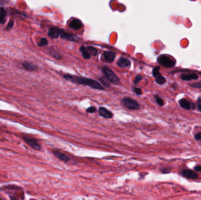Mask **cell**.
Masks as SVG:
<instances>
[{
    "instance_id": "cell-19",
    "label": "cell",
    "mask_w": 201,
    "mask_h": 200,
    "mask_svg": "<svg viewBox=\"0 0 201 200\" xmlns=\"http://www.w3.org/2000/svg\"><path fill=\"white\" fill-rule=\"evenodd\" d=\"M100 81L101 83L105 87L107 88H109L110 86V82H109V81L105 77H101L100 78Z\"/></svg>"
},
{
    "instance_id": "cell-35",
    "label": "cell",
    "mask_w": 201,
    "mask_h": 200,
    "mask_svg": "<svg viewBox=\"0 0 201 200\" xmlns=\"http://www.w3.org/2000/svg\"><path fill=\"white\" fill-rule=\"evenodd\" d=\"M0 200H1V199H0Z\"/></svg>"
},
{
    "instance_id": "cell-17",
    "label": "cell",
    "mask_w": 201,
    "mask_h": 200,
    "mask_svg": "<svg viewBox=\"0 0 201 200\" xmlns=\"http://www.w3.org/2000/svg\"><path fill=\"white\" fill-rule=\"evenodd\" d=\"M79 51L83 55V57L85 59H89L91 57V54L89 52L88 50L87 47L84 46H81L79 48Z\"/></svg>"
},
{
    "instance_id": "cell-21",
    "label": "cell",
    "mask_w": 201,
    "mask_h": 200,
    "mask_svg": "<svg viewBox=\"0 0 201 200\" xmlns=\"http://www.w3.org/2000/svg\"><path fill=\"white\" fill-rule=\"evenodd\" d=\"M154 98L155 99V100H156V103L160 106H162L164 105V100L160 97L158 95L156 94L154 96Z\"/></svg>"
},
{
    "instance_id": "cell-5",
    "label": "cell",
    "mask_w": 201,
    "mask_h": 200,
    "mask_svg": "<svg viewBox=\"0 0 201 200\" xmlns=\"http://www.w3.org/2000/svg\"><path fill=\"white\" fill-rule=\"evenodd\" d=\"M22 139L32 148L36 150H41V146L36 139L25 135L23 136Z\"/></svg>"
},
{
    "instance_id": "cell-9",
    "label": "cell",
    "mask_w": 201,
    "mask_h": 200,
    "mask_svg": "<svg viewBox=\"0 0 201 200\" xmlns=\"http://www.w3.org/2000/svg\"><path fill=\"white\" fill-rule=\"evenodd\" d=\"M61 29L57 27H52L49 28L48 32V35L51 38H58L59 37Z\"/></svg>"
},
{
    "instance_id": "cell-1",
    "label": "cell",
    "mask_w": 201,
    "mask_h": 200,
    "mask_svg": "<svg viewBox=\"0 0 201 200\" xmlns=\"http://www.w3.org/2000/svg\"><path fill=\"white\" fill-rule=\"evenodd\" d=\"M64 77L66 81H70L75 84L83 85L85 86H88L90 88L101 90H105V88L101 85L100 83L92 79L83 77H76V76L71 75L70 74H65L64 76Z\"/></svg>"
},
{
    "instance_id": "cell-20",
    "label": "cell",
    "mask_w": 201,
    "mask_h": 200,
    "mask_svg": "<svg viewBox=\"0 0 201 200\" xmlns=\"http://www.w3.org/2000/svg\"><path fill=\"white\" fill-rule=\"evenodd\" d=\"M87 48L89 52L91 54V56H95L97 55L98 50L95 48L93 47L92 46H88L87 47Z\"/></svg>"
},
{
    "instance_id": "cell-31",
    "label": "cell",
    "mask_w": 201,
    "mask_h": 200,
    "mask_svg": "<svg viewBox=\"0 0 201 200\" xmlns=\"http://www.w3.org/2000/svg\"><path fill=\"white\" fill-rule=\"evenodd\" d=\"M197 107H198V109L199 110V111L201 112V100L200 99H199L198 100Z\"/></svg>"
},
{
    "instance_id": "cell-22",
    "label": "cell",
    "mask_w": 201,
    "mask_h": 200,
    "mask_svg": "<svg viewBox=\"0 0 201 200\" xmlns=\"http://www.w3.org/2000/svg\"><path fill=\"white\" fill-rule=\"evenodd\" d=\"M48 44V40L46 38H41L40 42L38 44V46L40 47H44L45 45H47Z\"/></svg>"
},
{
    "instance_id": "cell-8",
    "label": "cell",
    "mask_w": 201,
    "mask_h": 200,
    "mask_svg": "<svg viewBox=\"0 0 201 200\" xmlns=\"http://www.w3.org/2000/svg\"><path fill=\"white\" fill-rule=\"evenodd\" d=\"M180 174L182 176L188 179H192L195 180L198 178V175L197 173H196L194 171L190 170H183L180 172Z\"/></svg>"
},
{
    "instance_id": "cell-25",
    "label": "cell",
    "mask_w": 201,
    "mask_h": 200,
    "mask_svg": "<svg viewBox=\"0 0 201 200\" xmlns=\"http://www.w3.org/2000/svg\"><path fill=\"white\" fill-rule=\"evenodd\" d=\"M51 54L53 55V57L55 58L56 59H60L61 58V55H59V53H58L57 52H55V51H51Z\"/></svg>"
},
{
    "instance_id": "cell-26",
    "label": "cell",
    "mask_w": 201,
    "mask_h": 200,
    "mask_svg": "<svg viewBox=\"0 0 201 200\" xmlns=\"http://www.w3.org/2000/svg\"><path fill=\"white\" fill-rule=\"evenodd\" d=\"M190 86L195 88H201V82L192 83L190 85Z\"/></svg>"
},
{
    "instance_id": "cell-12",
    "label": "cell",
    "mask_w": 201,
    "mask_h": 200,
    "mask_svg": "<svg viewBox=\"0 0 201 200\" xmlns=\"http://www.w3.org/2000/svg\"><path fill=\"white\" fill-rule=\"evenodd\" d=\"M98 112H99L100 115L103 118H107V119L113 118V114L112 113V112L109 111L105 107H100V109L98 110Z\"/></svg>"
},
{
    "instance_id": "cell-11",
    "label": "cell",
    "mask_w": 201,
    "mask_h": 200,
    "mask_svg": "<svg viewBox=\"0 0 201 200\" xmlns=\"http://www.w3.org/2000/svg\"><path fill=\"white\" fill-rule=\"evenodd\" d=\"M116 54L113 51H106L104 52L102 56L104 60L108 63H111L114 60Z\"/></svg>"
},
{
    "instance_id": "cell-33",
    "label": "cell",
    "mask_w": 201,
    "mask_h": 200,
    "mask_svg": "<svg viewBox=\"0 0 201 200\" xmlns=\"http://www.w3.org/2000/svg\"><path fill=\"white\" fill-rule=\"evenodd\" d=\"M10 198L11 200H17L15 197H11V196H10Z\"/></svg>"
},
{
    "instance_id": "cell-6",
    "label": "cell",
    "mask_w": 201,
    "mask_h": 200,
    "mask_svg": "<svg viewBox=\"0 0 201 200\" xmlns=\"http://www.w3.org/2000/svg\"><path fill=\"white\" fill-rule=\"evenodd\" d=\"M160 66H156L153 69L152 74L154 77L155 78V81L160 85H164L166 81V79L163 77L160 72Z\"/></svg>"
},
{
    "instance_id": "cell-29",
    "label": "cell",
    "mask_w": 201,
    "mask_h": 200,
    "mask_svg": "<svg viewBox=\"0 0 201 200\" xmlns=\"http://www.w3.org/2000/svg\"><path fill=\"white\" fill-rule=\"evenodd\" d=\"M195 139L196 140H201V131L195 135Z\"/></svg>"
},
{
    "instance_id": "cell-4",
    "label": "cell",
    "mask_w": 201,
    "mask_h": 200,
    "mask_svg": "<svg viewBox=\"0 0 201 200\" xmlns=\"http://www.w3.org/2000/svg\"><path fill=\"white\" fill-rule=\"evenodd\" d=\"M121 103L125 107L130 110H138L140 108V105L139 103L130 98H124L121 100Z\"/></svg>"
},
{
    "instance_id": "cell-30",
    "label": "cell",
    "mask_w": 201,
    "mask_h": 200,
    "mask_svg": "<svg viewBox=\"0 0 201 200\" xmlns=\"http://www.w3.org/2000/svg\"><path fill=\"white\" fill-rule=\"evenodd\" d=\"M161 172H162V173L166 174V173H169V172H170V170H169V169H168V168L164 167V168H163V169H161Z\"/></svg>"
},
{
    "instance_id": "cell-34",
    "label": "cell",
    "mask_w": 201,
    "mask_h": 200,
    "mask_svg": "<svg viewBox=\"0 0 201 200\" xmlns=\"http://www.w3.org/2000/svg\"><path fill=\"white\" fill-rule=\"evenodd\" d=\"M199 75H201V72H199Z\"/></svg>"
},
{
    "instance_id": "cell-32",
    "label": "cell",
    "mask_w": 201,
    "mask_h": 200,
    "mask_svg": "<svg viewBox=\"0 0 201 200\" xmlns=\"http://www.w3.org/2000/svg\"><path fill=\"white\" fill-rule=\"evenodd\" d=\"M194 170L196 171L201 172V165H196L195 167H194Z\"/></svg>"
},
{
    "instance_id": "cell-24",
    "label": "cell",
    "mask_w": 201,
    "mask_h": 200,
    "mask_svg": "<svg viewBox=\"0 0 201 200\" xmlns=\"http://www.w3.org/2000/svg\"><path fill=\"white\" fill-rule=\"evenodd\" d=\"M133 91L137 95H141L142 94V90L140 88H136V87H133L132 88Z\"/></svg>"
},
{
    "instance_id": "cell-2",
    "label": "cell",
    "mask_w": 201,
    "mask_h": 200,
    "mask_svg": "<svg viewBox=\"0 0 201 200\" xmlns=\"http://www.w3.org/2000/svg\"><path fill=\"white\" fill-rule=\"evenodd\" d=\"M101 70L102 71L103 73L105 75V77L109 81V82L117 85L119 84V79L118 77L111 69H109L106 66H104L102 67Z\"/></svg>"
},
{
    "instance_id": "cell-3",
    "label": "cell",
    "mask_w": 201,
    "mask_h": 200,
    "mask_svg": "<svg viewBox=\"0 0 201 200\" xmlns=\"http://www.w3.org/2000/svg\"><path fill=\"white\" fill-rule=\"evenodd\" d=\"M157 61L160 65L165 68H172L176 65V61L166 55H160Z\"/></svg>"
},
{
    "instance_id": "cell-28",
    "label": "cell",
    "mask_w": 201,
    "mask_h": 200,
    "mask_svg": "<svg viewBox=\"0 0 201 200\" xmlns=\"http://www.w3.org/2000/svg\"><path fill=\"white\" fill-rule=\"evenodd\" d=\"M86 111L88 113H94V112L96 111V109L94 107L91 106V107H89V108H88Z\"/></svg>"
},
{
    "instance_id": "cell-18",
    "label": "cell",
    "mask_w": 201,
    "mask_h": 200,
    "mask_svg": "<svg viewBox=\"0 0 201 200\" xmlns=\"http://www.w3.org/2000/svg\"><path fill=\"white\" fill-rule=\"evenodd\" d=\"M7 12L4 8H0V24H4L6 21Z\"/></svg>"
},
{
    "instance_id": "cell-27",
    "label": "cell",
    "mask_w": 201,
    "mask_h": 200,
    "mask_svg": "<svg viewBox=\"0 0 201 200\" xmlns=\"http://www.w3.org/2000/svg\"><path fill=\"white\" fill-rule=\"evenodd\" d=\"M14 21L13 20H11L10 22H9V24H8L7 27H6V30H10L11 28H12L14 26Z\"/></svg>"
},
{
    "instance_id": "cell-15",
    "label": "cell",
    "mask_w": 201,
    "mask_h": 200,
    "mask_svg": "<svg viewBox=\"0 0 201 200\" xmlns=\"http://www.w3.org/2000/svg\"><path fill=\"white\" fill-rule=\"evenodd\" d=\"M53 154L59 160L64 161V162H69L70 161V158L67 156L66 154H64V153H61L58 151H53Z\"/></svg>"
},
{
    "instance_id": "cell-13",
    "label": "cell",
    "mask_w": 201,
    "mask_h": 200,
    "mask_svg": "<svg viewBox=\"0 0 201 200\" xmlns=\"http://www.w3.org/2000/svg\"><path fill=\"white\" fill-rule=\"evenodd\" d=\"M117 65L120 68H126L130 65V59H127L124 57H121L117 61Z\"/></svg>"
},
{
    "instance_id": "cell-16",
    "label": "cell",
    "mask_w": 201,
    "mask_h": 200,
    "mask_svg": "<svg viewBox=\"0 0 201 200\" xmlns=\"http://www.w3.org/2000/svg\"><path fill=\"white\" fill-rule=\"evenodd\" d=\"M23 67L25 69L28 71H36L38 70V67L31 62H24Z\"/></svg>"
},
{
    "instance_id": "cell-7",
    "label": "cell",
    "mask_w": 201,
    "mask_h": 200,
    "mask_svg": "<svg viewBox=\"0 0 201 200\" xmlns=\"http://www.w3.org/2000/svg\"><path fill=\"white\" fill-rule=\"evenodd\" d=\"M179 104L182 109L187 110H189L190 109L195 110L196 107L194 103L190 102L188 100H186L185 99H181L179 100Z\"/></svg>"
},
{
    "instance_id": "cell-10",
    "label": "cell",
    "mask_w": 201,
    "mask_h": 200,
    "mask_svg": "<svg viewBox=\"0 0 201 200\" xmlns=\"http://www.w3.org/2000/svg\"><path fill=\"white\" fill-rule=\"evenodd\" d=\"M83 26V23L79 19L73 18L69 23V27L74 30H79Z\"/></svg>"
},
{
    "instance_id": "cell-14",
    "label": "cell",
    "mask_w": 201,
    "mask_h": 200,
    "mask_svg": "<svg viewBox=\"0 0 201 200\" xmlns=\"http://www.w3.org/2000/svg\"><path fill=\"white\" fill-rule=\"evenodd\" d=\"M198 75L196 73H183L181 75V78L182 81H190L192 79H194V80H197L198 79Z\"/></svg>"
},
{
    "instance_id": "cell-23",
    "label": "cell",
    "mask_w": 201,
    "mask_h": 200,
    "mask_svg": "<svg viewBox=\"0 0 201 200\" xmlns=\"http://www.w3.org/2000/svg\"><path fill=\"white\" fill-rule=\"evenodd\" d=\"M142 78H143V77H142V76H141V75H136L135 77L134 78V84L136 85V84H138V83L142 81Z\"/></svg>"
}]
</instances>
